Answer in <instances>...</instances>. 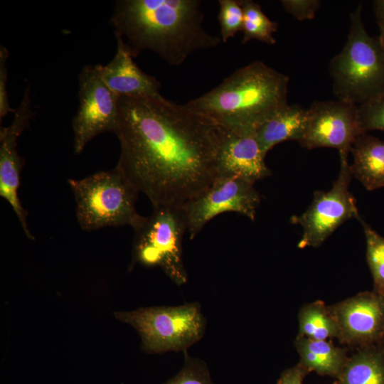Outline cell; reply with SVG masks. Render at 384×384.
I'll return each instance as SVG.
<instances>
[{"instance_id": "1", "label": "cell", "mask_w": 384, "mask_h": 384, "mask_svg": "<svg viewBox=\"0 0 384 384\" xmlns=\"http://www.w3.org/2000/svg\"><path fill=\"white\" fill-rule=\"evenodd\" d=\"M116 167L153 208L183 207L218 176L223 127L160 95L119 98Z\"/></svg>"}, {"instance_id": "2", "label": "cell", "mask_w": 384, "mask_h": 384, "mask_svg": "<svg viewBox=\"0 0 384 384\" xmlns=\"http://www.w3.org/2000/svg\"><path fill=\"white\" fill-rule=\"evenodd\" d=\"M199 0H119L111 23L132 56L151 50L170 65L217 47L220 38L204 28Z\"/></svg>"}, {"instance_id": "3", "label": "cell", "mask_w": 384, "mask_h": 384, "mask_svg": "<svg viewBox=\"0 0 384 384\" xmlns=\"http://www.w3.org/2000/svg\"><path fill=\"white\" fill-rule=\"evenodd\" d=\"M289 81L287 75L257 60L186 105L224 128L254 132L288 104Z\"/></svg>"}, {"instance_id": "4", "label": "cell", "mask_w": 384, "mask_h": 384, "mask_svg": "<svg viewBox=\"0 0 384 384\" xmlns=\"http://www.w3.org/2000/svg\"><path fill=\"white\" fill-rule=\"evenodd\" d=\"M361 10L360 4L351 14L347 41L329 65L334 95L356 105L384 92V53L378 37L367 33Z\"/></svg>"}, {"instance_id": "5", "label": "cell", "mask_w": 384, "mask_h": 384, "mask_svg": "<svg viewBox=\"0 0 384 384\" xmlns=\"http://www.w3.org/2000/svg\"><path fill=\"white\" fill-rule=\"evenodd\" d=\"M68 183L76 203V218L82 230L129 225L134 230L144 216L136 210L139 191L117 167L97 172Z\"/></svg>"}, {"instance_id": "6", "label": "cell", "mask_w": 384, "mask_h": 384, "mask_svg": "<svg viewBox=\"0 0 384 384\" xmlns=\"http://www.w3.org/2000/svg\"><path fill=\"white\" fill-rule=\"evenodd\" d=\"M117 319L132 325L141 335L146 352L185 351L204 334L206 319L201 305L142 308L119 312Z\"/></svg>"}, {"instance_id": "7", "label": "cell", "mask_w": 384, "mask_h": 384, "mask_svg": "<svg viewBox=\"0 0 384 384\" xmlns=\"http://www.w3.org/2000/svg\"><path fill=\"white\" fill-rule=\"evenodd\" d=\"M134 230L135 260L159 266L174 284H186L188 274L183 260V238L188 226L183 208H153V213Z\"/></svg>"}, {"instance_id": "8", "label": "cell", "mask_w": 384, "mask_h": 384, "mask_svg": "<svg viewBox=\"0 0 384 384\" xmlns=\"http://www.w3.org/2000/svg\"><path fill=\"white\" fill-rule=\"evenodd\" d=\"M339 174L328 191H316L313 201L300 215L292 217L291 222L302 228L298 242L300 249L320 246L340 225L351 218L361 216L356 201L350 192L352 178L348 159H340Z\"/></svg>"}, {"instance_id": "9", "label": "cell", "mask_w": 384, "mask_h": 384, "mask_svg": "<svg viewBox=\"0 0 384 384\" xmlns=\"http://www.w3.org/2000/svg\"><path fill=\"white\" fill-rule=\"evenodd\" d=\"M79 107L72 121L74 151L80 154L94 137L114 133L119 120V98L103 81L99 65H87L79 75Z\"/></svg>"}, {"instance_id": "10", "label": "cell", "mask_w": 384, "mask_h": 384, "mask_svg": "<svg viewBox=\"0 0 384 384\" xmlns=\"http://www.w3.org/2000/svg\"><path fill=\"white\" fill-rule=\"evenodd\" d=\"M255 183L232 176H217L210 186L183 208L193 239L212 218L235 212L254 220L261 197Z\"/></svg>"}, {"instance_id": "11", "label": "cell", "mask_w": 384, "mask_h": 384, "mask_svg": "<svg viewBox=\"0 0 384 384\" xmlns=\"http://www.w3.org/2000/svg\"><path fill=\"white\" fill-rule=\"evenodd\" d=\"M309 119L299 142L307 149L330 147L338 149L340 159H348L356 139L363 134L358 105L340 100L314 101L308 108Z\"/></svg>"}, {"instance_id": "12", "label": "cell", "mask_w": 384, "mask_h": 384, "mask_svg": "<svg viewBox=\"0 0 384 384\" xmlns=\"http://www.w3.org/2000/svg\"><path fill=\"white\" fill-rule=\"evenodd\" d=\"M341 343L357 348L378 344L384 334V295L360 292L330 306Z\"/></svg>"}, {"instance_id": "13", "label": "cell", "mask_w": 384, "mask_h": 384, "mask_svg": "<svg viewBox=\"0 0 384 384\" xmlns=\"http://www.w3.org/2000/svg\"><path fill=\"white\" fill-rule=\"evenodd\" d=\"M30 88L27 87L10 125L0 129V196L11 206L27 238L33 239L27 223V211L18 196L21 172L24 160L17 151V141L29 126L34 113L31 108Z\"/></svg>"}, {"instance_id": "14", "label": "cell", "mask_w": 384, "mask_h": 384, "mask_svg": "<svg viewBox=\"0 0 384 384\" xmlns=\"http://www.w3.org/2000/svg\"><path fill=\"white\" fill-rule=\"evenodd\" d=\"M266 153L252 132L223 127L218 153V176H232L255 183L271 175L265 164Z\"/></svg>"}, {"instance_id": "15", "label": "cell", "mask_w": 384, "mask_h": 384, "mask_svg": "<svg viewBox=\"0 0 384 384\" xmlns=\"http://www.w3.org/2000/svg\"><path fill=\"white\" fill-rule=\"evenodd\" d=\"M115 37L117 50L114 58L106 65L99 64L105 83L119 97L160 95L159 82L137 66L122 38L116 34Z\"/></svg>"}, {"instance_id": "16", "label": "cell", "mask_w": 384, "mask_h": 384, "mask_svg": "<svg viewBox=\"0 0 384 384\" xmlns=\"http://www.w3.org/2000/svg\"><path fill=\"white\" fill-rule=\"evenodd\" d=\"M308 119V109L299 105L287 104L260 125L254 133L267 154L281 142H299L305 132Z\"/></svg>"}, {"instance_id": "17", "label": "cell", "mask_w": 384, "mask_h": 384, "mask_svg": "<svg viewBox=\"0 0 384 384\" xmlns=\"http://www.w3.org/2000/svg\"><path fill=\"white\" fill-rule=\"evenodd\" d=\"M351 151L352 176L368 191L384 187V141L366 133L356 139Z\"/></svg>"}, {"instance_id": "18", "label": "cell", "mask_w": 384, "mask_h": 384, "mask_svg": "<svg viewBox=\"0 0 384 384\" xmlns=\"http://www.w3.org/2000/svg\"><path fill=\"white\" fill-rule=\"evenodd\" d=\"M294 346L299 356V364L309 373L337 378L348 356L344 348L335 346L329 340H314L297 336Z\"/></svg>"}, {"instance_id": "19", "label": "cell", "mask_w": 384, "mask_h": 384, "mask_svg": "<svg viewBox=\"0 0 384 384\" xmlns=\"http://www.w3.org/2000/svg\"><path fill=\"white\" fill-rule=\"evenodd\" d=\"M334 384H384V349L379 345L357 348Z\"/></svg>"}, {"instance_id": "20", "label": "cell", "mask_w": 384, "mask_h": 384, "mask_svg": "<svg viewBox=\"0 0 384 384\" xmlns=\"http://www.w3.org/2000/svg\"><path fill=\"white\" fill-rule=\"evenodd\" d=\"M298 336L314 340L339 338V327L330 306L321 300L303 305L298 314Z\"/></svg>"}, {"instance_id": "21", "label": "cell", "mask_w": 384, "mask_h": 384, "mask_svg": "<svg viewBox=\"0 0 384 384\" xmlns=\"http://www.w3.org/2000/svg\"><path fill=\"white\" fill-rule=\"evenodd\" d=\"M243 25L242 43L255 39L267 44L276 43L273 34L277 31L278 23L270 20L261 6L251 0H242Z\"/></svg>"}, {"instance_id": "22", "label": "cell", "mask_w": 384, "mask_h": 384, "mask_svg": "<svg viewBox=\"0 0 384 384\" xmlns=\"http://www.w3.org/2000/svg\"><path fill=\"white\" fill-rule=\"evenodd\" d=\"M366 242V259L373 279V290L384 295V237L361 218Z\"/></svg>"}, {"instance_id": "23", "label": "cell", "mask_w": 384, "mask_h": 384, "mask_svg": "<svg viewBox=\"0 0 384 384\" xmlns=\"http://www.w3.org/2000/svg\"><path fill=\"white\" fill-rule=\"evenodd\" d=\"M218 4L220 39L226 43L242 30L244 16L242 0H220Z\"/></svg>"}, {"instance_id": "24", "label": "cell", "mask_w": 384, "mask_h": 384, "mask_svg": "<svg viewBox=\"0 0 384 384\" xmlns=\"http://www.w3.org/2000/svg\"><path fill=\"white\" fill-rule=\"evenodd\" d=\"M184 363L181 370L165 384H214L207 365L201 359L184 352Z\"/></svg>"}, {"instance_id": "25", "label": "cell", "mask_w": 384, "mask_h": 384, "mask_svg": "<svg viewBox=\"0 0 384 384\" xmlns=\"http://www.w3.org/2000/svg\"><path fill=\"white\" fill-rule=\"evenodd\" d=\"M358 119L363 133L384 131V92L358 105Z\"/></svg>"}, {"instance_id": "26", "label": "cell", "mask_w": 384, "mask_h": 384, "mask_svg": "<svg viewBox=\"0 0 384 384\" xmlns=\"http://www.w3.org/2000/svg\"><path fill=\"white\" fill-rule=\"evenodd\" d=\"M285 11L298 21L311 20L319 9V0H282Z\"/></svg>"}, {"instance_id": "27", "label": "cell", "mask_w": 384, "mask_h": 384, "mask_svg": "<svg viewBox=\"0 0 384 384\" xmlns=\"http://www.w3.org/2000/svg\"><path fill=\"white\" fill-rule=\"evenodd\" d=\"M9 57L8 50L3 46L0 47V120L6 117L9 113H14L16 109L10 106L8 92L6 90V82L8 80V71L6 62Z\"/></svg>"}, {"instance_id": "28", "label": "cell", "mask_w": 384, "mask_h": 384, "mask_svg": "<svg viewBox=\"0 0 384 384\" xmlns=\"http://www.w3.org/2000/svg\"><path fill=\"white\" fill-rule=\"evenodd\" d=\"M309 373L299 363L284 370L280 375L277 384H302Z\"/></svg>"}, {"instance_id": "29", "label": "cell", "mask_w": 384, "mask_h": 384, "mask_svg": "<svg viewBox=\"0 0 384 384\" xmlns=\"http://www.w3.org/2000/svg\"><path fill=\"white\" fill-rule=\"evenodd\" d=\"M373 10L380 29H384V0L373 1Z\"/></svg>"}, {"instance_id": "30", "label": "cell", "mask_w": 384, "mask_h": 384, "mask_svg": "<svg viewBox=\"0 0 384 384\" xmlns=\"http://www.w3.org/2000/svg\"><path fill=\"white\" fill-rule=\"evenodd\" d=\"M378 39L380 42L383 53H384V29H380V35Z\"/></svg>"}, {"instance_id": "31", "label": "cell", "mask_w": 384, "mask_h": 384, "mask_svg": "<svg viewBox=\"0 0 384 384\" xmlns=\"http://www.w3.org/2000/svg\"><path fill=\"white\" fill-rule=\"evenodd\" d=\"M378 344L384 349V334Z\"/></svg>"}]
</instances>
